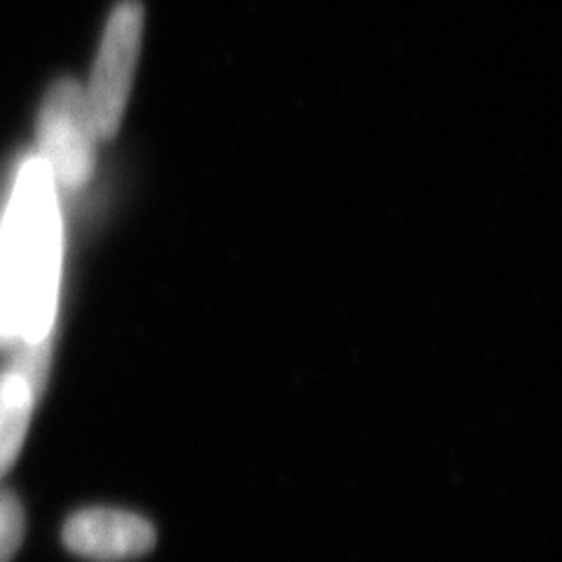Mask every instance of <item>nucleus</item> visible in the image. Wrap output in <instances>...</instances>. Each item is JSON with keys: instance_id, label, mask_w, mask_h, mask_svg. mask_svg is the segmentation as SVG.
<instances>
[{"instance_id": "1", "label": "nucleus", "mask_w": 562, "mask_h": 562, "mask_svg": "<svg viewBox=\"0 0 562 562\" xmlns=\"http://www.w3.org/2000/svg\"><path fill=\"white\" fill-rule=\"evenodd\" d=\"M61 277L57 183L41 155L16 169L0 223V349L52 340Z\"/></svg>"}, {"instance_id": "2", "label": "nucleus", "mask_w": 562, "mask_h": 562, "mask_svg": "<svg viewBox=\"0 0 562 562\" xmlns=\"http://www.w3.org/2000/svg\"><path fill=\"white\" fill-rule=\"evenodd\" d=\"M140 35L144 8L138 0H122L105 24L92 80L85 92L97 138H113L120 130L134 82Z\"/></svg>"}, {"instance_id": "5", "label": "nucleus", "mask_w": 562, "mask_h": 562, "mask_svg": "<svg viewBox=\"0 0 562 562\" xmlns=\"http://www.w3.org/2000/svg\"><path fill=\"white\" fill-rule=\"evenodd\" d=\"M45 390V382L31 375L26 368L10 361L0 371V479L20 457L31 417Z\"/></svg>"}, {"instance_id": "6", "label": "nucleus", "mask_w": 562, "mask_h": 562, "mask_svg": "<svg viewBox=\"0 0 562 562\" xmlns=\"http://www.w3.org/2000/svg\"><path fill=\"white\" fill-rule=\"evenodd\" d=\"M26 530V516L20 497L0 487V562H10L20 551Z\"/></svg>"}, {"instance_id": "4", "label": "nucleus", "mask_w": 562, "mask_h": 562, "mask_svg": "<svg viewBox=\"0 0 562 562\" xmlns=\"http://www.w3.org/2000/svg\"><path fill=\"white\" fill-rule=\"evenodd\" d=\"M64 547L92 562H127L155 549V525L125 508L92 506L64 522Z\"/></svg>"}, {"instance_id": "3", "label": "nucleus", "mask_w": 562, "mask_h": 562, "mask_svg": "<svg viewBox=\"0 0 562 562\" xmlns=\"http://www.w3.org/2000/svg\"><path fill=\"white\" fill-rule=\"evenodd\" d=\"M41 157L57 186L76 190L87 183L94 165L97 134L87 111L85 90L70 78L49 87L38 117Z\"/></svg>"}]
</instances>
